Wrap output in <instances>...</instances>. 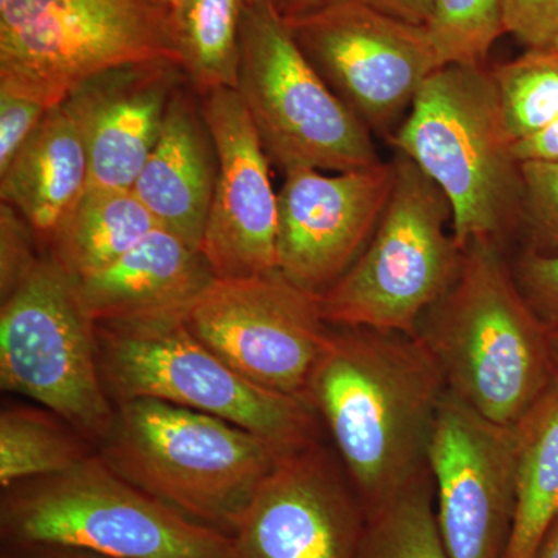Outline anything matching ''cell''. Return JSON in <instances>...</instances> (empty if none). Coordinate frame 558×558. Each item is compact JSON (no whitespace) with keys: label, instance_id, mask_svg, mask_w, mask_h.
<instances>
[{"label":"cell","instance_id":"8d00e7d4","mask_svg":"<svg viewBox=\"0 0 558 558\" xmlns=\"http://www.w3.org/2000/svg\"><path fill=\"white\" fill-rule=\"evenodd\" d=\"M534 558H558V519L546 532L545 538L539 543Z\"/></svg>","mask_w":558,"mask_h":558},{"label":"cell","instance_id":"74e56055","mask_svg":"<svg viewBox=\"0 0 558 558\" xmlns=\"http://www.w3.org/2000/svg\"><path fill=\"white\" fill-rule=\"evenodd\" d=\"M550 341H553L554 366L558 376V332H550Z\"/></svg>","mask_w":558,"mask_h":558},{"label":"cell","instance_id":"60d3db41","mask_svg":"<svg viewBox=\"0 0 558 558\" xmlns=\"http://www.w3.org/2000/svg\"><path fill=\"white\" fill-rule=\"evenodd\" d=\"M7 0H0V5H2V3H5Z\"/></svg>","mask_w":558,"mask_h":558},{"label":"cell","instance_id":"d6a6232c","mask_svg":"<svg viewBox=\"0 0 558 558\" xmlns=\"http://www.w3.org/2000/svg\"><path fill=\"white\" fill-rule=\"evenodd\" d=\"M513 153L520 163H558V117L543 130L515 142Z\"/></svg>","mask_w":558,"mask_h":558},{"label":"cell","instance_id":"4dcf8cb0","mask_svg":"<svg viewBox=\"0 0 558 558\" xmlns=\"http://www.w3.org/2000/svg\"><path fill=\"white\" fill-rule=\"evenodd\" d=\"M49 110L43 102L0 89V172L7 170Z\"/></svg>","mask_w":558,"mask_h":558},{"label":"cell","instance_id":"e575fe53","mask_svg":"<svg viewBox=\"0 0 558 558\" xmlns=\"http://www.w3.org/2000/svg\"><path fill=\"white\" fill-rule=\"evenodd\" d=\"M0 558H113L62 546H3Z\"/></svg>","mask_w":558,"mask_h":558},{"label":"cell","instance_id":"e0dca14e","mask_svg":"<svg viewBox=\"0 0 558 558\" xmlns=\"http://www.w3.org/2000/svg\"><path fill=\"white\" fill-rule=\"evenodd\" d=\"M189 83L171 61L110 70L70 95L89 157V189L132 190L159 138L174 92Z\"/></svg>","mask_w":558,"mask_h":558},{"label":"cell","instance_id":"f546056e","mask_svg":"<svg viewBox=\"0 0 558 558\" xmlns=\"http://www.w3.org/2000/svg\"><path fill=\"white\" fill-rule=\"evenodd\" d=\"M512 270L529 306L550 332H558V253L527 248Z\"/></svg>","mask_w":558,"mask_h":558},{"label":"cell","instance_id":"4fadbf2b","mask_svg":"<svg viewBox=\"0 0 558 558\" xmlns=\"http://www.w3.org/2000/svg\"><path fill=\"white\" fill-rule=\"evenodd\" d=\"M515 427L481 416L447 389L428 470L450 558H505L515 515Z\"/></svg>","mask_w":558,"mask_h":558},{"label":"cell","instance_id":"9c48e42d","mask_svg":"<svg viewBox=\"0 0 558 558\" xmlns=\"http://www.w3.org/2000/svg\"><path fill=\"white\" fill-rule=\"evenodd\" d=\"M238 94L279 171L341 172L379 163L369 128L340 100L271 0H248Z\"/></svg>","mask_w":558,"mask_h":558},{"label":"cell","instance_id":"2e32d148","mask_svg":"<svg viewBox=\"0 0 558 558\" xmlns=\"http://www.w3.org/2000/svg\"><path fill=\"white\" fill-rule=\"evenodd\" d=\"M218 175L201 252L219 279L277 270L278 194L270 160L236 89L201 97Z\"/></svg>","mask_w":558,"mask_h":558},{"label":"cell","instance_id":"5b68a950","mask_svg":"<svg viewBox=\"0 0 558 558\" xmlns=\"http://www.w3.org/2000/svg\"><path fill=\"white\" fill-rule=\"evenodd\" d=\"M3 546H62L113 558H233L227 532L191 520L120 476L100 453L2 488Z\"/></svg>","mask_w":558,"mask_h":558},{"label":"cell","instance_id":"ab89813d","mask_svg":"<svg viewBox=\"0 0 558 558\" xmlns=\"http://www.w3.org/2000/svg\"><path fill=\"white\" fill-rule=\"evenodd\" d=\"M548 46L556 47V49L558 50V36L556 39L553 40V43L548 44Z\"/></svg>","mask_w":558,"mask_h":558},{"label":"cell","instance_id":"4316f807","mask_svg":"<svg viewBox=\"0 0 558 558\" xmlns=\"http://www.w3.org/2000/svg\"><path fill=\"white\" fill-rule=\"evenodd\" d=\"M424 27L442 68L486 65L506 33L502 0H435Z\"/></svg>","mask_w":558,"mask_h":558},{"label":"cell","instance_id":"7c38bea8","mask_svg":"<svg viewBox=\"0 0 558 558\" xmlns=\"http://www.w3.org/2000/svg\"><path fill=\"white\" fill-rule=\"evenodd\" d=\"M185 319L242 377L300 399L330 330L317 295L278 270L216 279Z\"/></svg>","mask_w":558,"mask_h":558},{"label":"cell","instance_id":"d4e9b609","mask_svg":"<svg viewBox=\"0 0 558 558\" xmlns=\"http://www.w3.org/2000/svg\"><path fill=\"white\" fill-rule=\"evenodd\" d=\"M357 558H450L429 472L366 519Z\"/></svg>","mask_w":558,"mask_h":558},{"label":"cell","instance_id":"52a82bcc","mask_svg":"<svg viewBox=\"0 0 558 558\" xmlns=\"http://www.w3.org/2000/svg\"><path fill=\"white\" fill-rule=\"evenodd\" d=\"M156 61L180 65L171 13L156 0L0 5V89L49 109L102 73Z\"/></svg>","mask_w":558,"mask_h":558},{"label":"cell","instance_id":"1f68e13d","mask_svg":"<svg viewBox=\"0 0 558 558\" xmlns=\"http://www.w3.org/2000/svg\"><path fill=\"white\" fill-rule=\"evenodd\" d=\"M505 28L527 49L548 46L558 36V0H502Z\"/></svg>","mask_w":558,"mask_h":558},{"label":"cell","instance_id":"f35d334b","mask_svg":"<svg viewBox=\"0 0 558 558\" xmlns=\"http://www.w3.org/2000/svg\"><path fill=\"white\" fill-rule=\"evenodd\" d=\"M156 2L172 13V11L178 9L180 0H156Z\"/></svg>","mask_w":558,"mask_h":558},{"label":"cell","instance_id":"cb8c5ba5","mask_svg":"<svg viewBox=\"0 0 558 558\" xmlns=\"http://www.w3.org/2000/svg\"><path fill=\"white\" fill-rule=\"evenodd\" d=\"M97 453V446L57 414L5 407L0 413V487L58 475Z\"/></svg>","mask_w":558,"mask_h":558},{"label":"cell","instance_id":"ffe728a7","mask_svg":"<svg viewBox=\"0 0 558 558\" xmlns=\"http://www.w3.org/2000/svg\"><path fill=\"white\" fill-rule=\"evenodd\" d=\"M87 189L86 142L72 110L61 102L0 172V202L31 223L44 255L51 234Z\"/></svg>","mask_w":558,"mask_h":558},{"label":"cell","instance_id":"f1b7e54d","mask_svg":"<svg viewBox=\"0 0 558 558\" xmlns=\"http://www.w3.org/2000/svg\"><path fill=\"white\" fill-rule=\"evenodd\" d=\"M38 238L20 213L0 202V295L9 296L43 258Z\"/></svg>","mask_w":558,"mask_h":558},{"label":"cell","instance_id":"836d02e7","mask_svg":"<svg viewBox=\"0 0 558 558\" xmlns=\"http://www.w3.org/2000/svg\"><path fill=\"white\" fill-rule=\"evenodd\" d=\"M366 5L387 13L396 20L424 27L435 0H362Z\"/></svg>","mask_w":558,"mask_h":558},{"label":"cell","instance_id":"9a60e30c","mask_svg":"<svg viewBox=\"0 0 558 558\" xmlns=\"http://www.w3.org/2000/svg\"><path fill=\"white\" fill-rule=\"evenodd\" d=\"M299 170L278 193L277 270L319 295L362 255L395 186V161L360 170Z\"/></svg>","mask_w":558,"mask_h":558},{"label":"cell","instance_id":"6da1fadb","mask_svg":"<svg viewBox=\"0 0 558 558\" xmlns=\"http://www.w3.org/2000/svg\"><path fill=\"white\" fill-rule=\"evenodd\" d=\"M446 392L421 337L330 326L303 399L328 429L366 519L429 472Z\"/></svg>","mask_w":558,"mask_h":558},{"label":"cell","instance_id":"ba28073f","mask_svg":"<svg viewBox=\"0 0 558 558\" xmlns=\"http://www.w3.org/2000/svg\"><path fill=\"white\" fill-rule=\"evenodd\" d=\"M392 161L395 186L376 233L317 300L330 326L416 337L422 318L453 286L464 248L449 231L442 191L402 154Z\"/></svg>","mask_w":558,"mask_h":558},{"label":"cell","instance_id":"d590c367","mask_svg":"<svg viewBox=\"0 0 558 558\" xmlns=\"http://www.w3.org/2000/svg\"><path fill=\"white\" fill-rule=\"evenodd\" d=\"M275 9L286 20L303 16V14L312 13L332 5V3L341 2V0H271Z\"/></svg>","mask_w":558,"mask_h":558},{"label":"cell","instance_id":"ac0fdd59","mask_svg":"<svg viewBox=\"0 0 558 558\" xmlns=\"http://www.w3.org/2000/svg\"><path fill=\"white\" fill-rule=\"evenodd\" d=\"M216 279L201 250L157 227L121 258L73 284L92 322L116 323L186 317Z\"/></svg>","mask_w":558,"mask_h":558},{"label":"cell","instance_id":"3957f363","mask_svg":"<svg viewBox=\"0 0 558 558\" xmlns=\"http://www.w3.org/2000/svg\"><path fill=\"white\" fill-rule=\"evenodd\" d=\"M389 142L442 191L462 248L521 219V163L486 65L436 70Z\"/></svg>","mask_w":558,"mask_h":558},{"label":"cell","instance_id":"7402d4cb","mask_svg":"<svg viewBox=\"0 0 558 558\" xmlns=\"http://www.w3.org/2000/svg\"><path fill=\"white\" fill-rule=\"evenodd\" d=\"M515 515L505 558H534L558 519V376L515 425Z\"/></svg>","mask_w":558,"mask_h":558},{"label":"cell","instance_id":"7a4b0ae2","mask_svg":"<svg viewBox=\"0 0 558 558\" xmlns=\"http://www.w3.org/2000/svg\"><path fill=\"white\" fill-rule=\"evenodd\" d=\"M417 336L438 360L447 389L481 416L515 425L556 377L550 330L517 284L499 241H470L449 292Z\"/></svg>","mask_w":558,"mask_h":558},{"label":"cell","instance_id":"30bf717a","mask_svg":"<svg viewBox=\"0 0 558 558\" xmlns=\"http://www.w3.org/2000/svg\"><path fill=\"white\" fill-rule=\"evenodd\" d=\"M0 385L57 414L95 446L116 405L102 384L95 323L73 279L44 255L0 307Z\"/></svg>","mask_w":558,"mask_h":558},{"label":"cell","instance_id":"83f0119b","mask_svg":"<svg viewBox=\"0 0 558 558\" xmlns=\"http://www.w3.org/2000/svg\"><path fill=\"white\" fill-rule=\"evenodd\" d=\"M523 211L532 234V250L558 253V163H521Z\"/></svg>","mask_w":558,"mask_h":558},{"label":"cell","instance_id":"8fae6325","mask_svg":"<svg viewBox=\"0 0 558 558\" xmlns=\"http://www.w3.org/2000/svg\"><path fill=\"white\" fill-rule=\"evenodd\" d=\"M319 75L371 132L391 138L425 81L442 69L421 25L341 0L286 20Z\"/></svg>","mask_w":558,"mask_h":558},{"label":"cell","instance_id":"277c9868","mask_svg":"<svg viewBox=\"0 0 558 558\" xmlns=\"http://www.w3.org/2000/svg\"><path fill=\"white\" fill-rule=\"evenodd\" d=\"M97 451L146 494L230 535L284 453L223 418L154 399L116 405Z\"/></svg>","mask_w":558,"mask_h":558},{"label":"cell","instance_id":"484cf974","mask_svg":"<svg viewBox=\"0 0 558 558\" xmlns=\"http://www.w3.org/2000/svg\"><path fill=\"white\" fill-rule=\"evenodd\" d=\"M502 113L519 142L558 117V50L532 47L515 60L490 69Z\"/></svg>","mask_w":558,"mask_h":558},{"label":"cell","instance_id":"5bb4252c","mask_svg":"<svg viewBox=\"0 0 558 558\" xmlns=\"http://www.w3.org/2000/svg\"><path fill=\"white\" fill-rule=\"evenodd\" d=\"M366 512L319 440L284 451L250 499L233 558H357Z\"/></svg>","mask_w":558,"mask_h":558},{"label":"cell","instance_id":"603a6c76","mask_svg":"<svg viewBox=\"0 0 558 558\" xmlns=\"http://www.w3.org/2000/svg\"><path fill=\"white\" fill-rule=\"evenodd\" d=\"M248 0H180L172 11L180 65L199 97L236 89L241 28Z\"/></svg>","mask_w":558,"mask_h":558},{"label":"cell","instance_id":"44dd1931","mask_svg":"<svg viewBox=\"0 0 558 558\" xmlns=\"http://www.w3.org/2000/svg\"><path fill=\"white\" fill-rule=\"evenodd\" d=\"M159 227L132 190L87 189L51 234L44 255L70 278L105 269Z\"/></svg>","mask_w":558,"mask_h":558},{"label":"cell","instance_id":"8992f818","mask_svg":"<svg viewBox=\"0 0 558 558\" xmlns=\"http://www.w3.org/2000/svg\"><path fill=\"white\" fill-rule=\"evenodd\" d=\"M185 318L95 323L102 384L113 405L161 400L223 418L284 451L319 440L322 424L306 400L242 377Z\"/></svg>","mask_w":558,"mask_h":558},{"label":"cell","instance_id":"d6986e66","mask_svg":"<svg viewBox=\"0 0 558 558\" xmlns=\"http://www.w3.org/2000/svg\"><path fill=\"white\" fill-rule=\"evenodd\" d=\"M216 175L218 154L201 97L182 84L132 191L161 229L201 250Z\"/></svg>","mask_w":558,"mask_h":558}]
</instances>
